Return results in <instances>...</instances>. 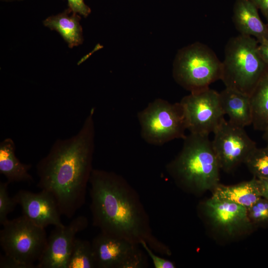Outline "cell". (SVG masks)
Listing matches in <instances>:
<instances>
[{
    "instance_id": "6da1fadb",
    "label": "cell",
    "mask_w": 268,
    "mask_h": 268,
    "mask_svg": "<svg viewBox=\"0 0 268 268\" xmlns=\"http://www.w3.org/2000/svg\"><path fill=\"white\" fill-rule=\"evenodd\" d=\"M95 108L74 135L57 139L36 165L37 187L55 199L60 213L71 218L85 201L95 147Z\"/></svg>"
},
{
    "instance_id": "7a4b0ae2",
    "label": "cell",
    "mask_w": 268,
    "mask_h": 268,
    "mask_svg": "<svg viewBox=\"0 0 268 268\" xmlns=\"http://www.w3.org/2000/svg\"><path fill=\"white\" fill-rule=\"evenodd\" d=\"M89 183L92 222L101 232L139 245L143 240L156 252L169 254L168 248L153 235L137 194L125 179L93 169Z\"/></svg>"
},
{
    "instance_id": "3957f363",
    "label": "cell",
    "mask_w": 268,
    "mask_h": 268,
    "mask_svg": "<svg viewBox=\"0 0 268 268\" xmlns=\"http://www.w3.org/2000/svg\"><path fill=\"white\" fill-rule=\"evenodd\" d=\"M208 136L189 133L179 154L167 166L169 174L186 188L205 191L219 184L220 168Z\"/></svg>"
},
{
    "instance_id": "277c9868",
    "label": "cell",
    "mask_w": 268,
    "mask_h": 268,
    "mask_svg": "<svg viewBox=\"0 0 268 268\" xmlns=\"http://www.w3.org/2000/svg\"><path fill=\"white\" fill-rule=\"evenodd\" d=\"M259 43L254 37L239 34L231 38L224 50L221 80L225 87L250 95L258 82L268 72L262 59Z\"/></svg>"
},
{
    "instance_id": "5b68a950",
    "label": "cell",
    "mask_w": 268,
    "mask_h": 268,
    "mask_svg": "<svg viewBox=\"0 0 268 268\" xmlns=\"http://www.w3.org/2000/svg\"><path fill=\"white\" fill-rule=\"evenodd\" d=\"M222 72V62L210 48L200 42L179 50L173 64L175 81L190 92L209 87L221 80Z\"/></svg>"
},
{
    "instance_id": "8992f818",
    "label": "cell",
    "mask_w": 268,
    "mask_h": 268,
    "mask_svg": "<svg viewBox=\"0 0 268 268\" xmlns=\"http://www.w3.org/2000/svg\"><path fill=\"white\" fill-rule=\"evenodd\" d=\"M140 134L147 143L161 145L175 139H184L187 130L180 102L171 103L157 98L137 114Z\"/></svg>"
},
{
    "instance_id": "52a82bcc",
    "label": "cell",
    "mask_w": 268,
    "mask_h": 268,
    "mask_svg": "<svg viewBox=\"0 0 268 268\" xmlns=\"http://www.w3.org/2000/svg\"><path fill=\"white\" fill-rule=\"evenodd\" d=\"M0 231V245L6 256L25 268H37L35 262L41 257L48 237L45 228L22 215L8 219Z\"/></svg>"
},
{
    "instance_id": "ba28073f",
    "label": "cell",
    "mask_w": 268,
    "mask_h": 268,
    "mask_svg": "<svg viewBox=\"0 0 268 268\" xmlns=\"http://www.w3.org/2000/svg\"><path fill=\"white\" fill-rule=\"evenodd\" d=\"M180 102L189 133L209 135L224 119L219 93L209 87L190 92Z\"/></svg>"
},
{
    "instance_id": "9c48e42d",
    "label": "cell",
    "mask_w": 268,
    "mask_h": 268,
    "mask_svg": "<svg viewBox=\"0 0 268 268\" xmlns=\"http://www.w3.org/2000/svg\"><path fill=\"white\" fill-rule=\"evenodd\" d=\"M212 147L220 169L230 172L245 162L256 144L244 128L237 126L225 118L213 133Z\"/></svg>"
},
{
    "instance_id": "30bf717a",
    "label": "cell",
    "mask_w": 268,
    "mask_h": 268,
    "mask_svg": "<svg viewBox=\"0 0 268 268\" xmlns=\"http://www.w3.org/2000/svg\"><path fill=\"white\" fill-rule=\"evenodd\" d=\"M98 268H142L147 264L139 244L101 232L91 243Z\"/></svg>"
},
{
    "instance_id": "8fae6325",
    "label": "cell",
    "mask_w": 268,
    "mask_h": 268,
    "mask_svg": "<svg viewBox=\"0 0 268 268\" xmlns=\"http://www.w3.org/2000/svg\"><path fill=\"white\" fill-rule=\"evenodd\" d=\"M87 225V218L81 215L73 218L67 225L56 226L48 237L37 268H67L75 236Z\"/></svg>"
},
{
    "instance_id": "7c38bea8",
    "label": "cell",
    "mask_w": 268,
    "mask_h": 268,
    "mask_svg": "<svg viewBox=\"0 0 268 268\" xmlns=\"http://www.w3.org/2000/svg\"><path fill=\"white\" fill-rule=\"evenodd\" d=\"M14 198L21 208L22 215L35 224L44 228L49 225H64L57 201L50 193L20 190Z\"/></svg>"
},
{
    "instance_id": "4fadbf2b",
    "label": "cell",
    "mask_w": 268,
    "mask_h": 268,
    "mask_svg": "<svg viewBox=\"0 0 268 268\" xmlns=\"http://www.w3.org/2000/svg\"><path fill=\"white\" fill-rule=\"evenodd\" d=\"M204 207L212 224L229 234L254 226L248 217V209L238 204L211 197Z\"/></svg>"
},
{
    "instance_id": "5bb4252c",
    "label": "cell",
    "mask_w": 268,
    "mask_h": 268,
    "mask_svg": "<svg viewBox=\"0 0 268 268\" xmlns=\"http://www.w3.org/2000/svg\"><path fill=\"white\" fill-rule=\"evenodd\" d=\"M233 22L240 34L255 38L259 43L268 40V25L261 19L258 9L250 0H236Z\"/></svg>"
},
{
    "instance_id": "9a60e30c",
    "label": "cell",
    "mask_w": 268,
    "mask_h": 268,
    "mask_svg": "<svg viewBox=\"0 0 268 268\" xmlns=\"http://www.w3.org/2000/svg\"><path fill=\"white\" fill-rule=\"evenodd\" d=\"M219 95L223 112L224 115L228 117L229 122L242 128L252 125V114L249 95L227 87Z\"/></svg>"
},
{
    "instance_id": "2e32d148",
    "label": "cell",
    "mask_w": 268,
    "mask_h": 268,
    "mask_svg": "<svg viewBox=\"0 0 268 268\" xmlns=\"http://www.w3.org/2000/svg\"><path fill=\"white\" fill-rule=\"evenodd\" d=\"M15 145L11 138H6L0 143V173L9 183L32 182L29 170L32 165L21 163L15 155Z\"/></svg>"
},
{
    "instance_id": "e0dca14e",
    "label": "cell",
    "mask_w": 268,
    "mask_h": 268,
    "mask_svg": "<svg viewBox=\"0 0 268 268\" xmlns=\"http://www.w3.org/2000/svg\"><path fill=\"white\" fill-rule=\"evenodd\" d=\"M212 197L241 205L247 209L262 197L258 179L253 177L250 181L234 185H217L214 189Z\"/></svg>"
},
{
    "instance_id": "ac0fdd59",
    "label": "cell",
    "mask_w": 268,
    "mask_h": 268,
    "mask_svg": "<svg viewBox=\"0 0 268 268\" xmlns=\"http://www.w3.org/2000/svg\"><path fill=\"white\" fill-rule=\"evenodd\" d=\"M71 12L69 9L63 13L53 15L46 18L44 25L58 32L69 48H71L82 44L83 42L82 29L79 23L80 16Z\"/></svg>"
},
{
    "instance_id": "d6986e66",
    "label": "cell",
    "mask_w": 268,
    "mask_h": 268,
    "mask_svg": "<svg viewBox=\"0 0 268 268\" xmlns=\"http://www.w3.org/2000/svg\"><path fill=\"white\" fill-rule=\"evenodd\" d=\"M249 97L252 125L255 130L264 132L268 128V72L260 80Z\"/></svg>"
},
{
    "instance_id": "ffe728a7",
    "label": "cell",
    "mask_w": 268,
    "mask_h": 268,
    "mask_svg": "<svg viewBox=\"0 0 268 268\" xmlns=\"http://www.w3.org/2000/svg\"><path fill=\"white\" fill-rule=\"evenodd\" d=\"M96 263L91 243L75 238L67 268H95Z\"/></svg>"
},
{
    "instance_id": "44dd1931",
    "label": "cell",
    "mask_w": 268,
    "mask_h": 268,
    "mask_svg": "<svg viewBox=\"0 0 268 268\" xmlns=\"http://www.w3.org/2000/svg\"><path fill=\"white\" fill-rule=\"evenodd\" d=\"M244 163L254 177L258 179L268 178V145L262 148L256 147Z\"/></svg>"
},
{
    "instance_id": "7402d4cb",
    "label": "cell",
    "mask_w": 268,
    "mask_h": 268,
    "mask_svg": "<svg viewBox=\"0 0 268 268\" xmlns=\"http://www.w3.org/2000/svg\"><path fill=\"white\" fill-rule=\"evenodd\" d=\"M248 217L253 225H268V200L262 197L248 209Z\"/></svg>"
},
{
    "instance_id": "603a6c76",
    "label": "cell",
    "mask_w": 268,
    "mask_h": 268,
    "mask_svg": "<svg viewBox=\"0 0 268 268\" xmlns=\"http://www.w3.org/2000/svg\"><path fill=\"white\" fill-rule=\"evenodd\" d=\"M9 183L0 182V224L3 225L8 219L7 216L18 204L14 197H10L8 192Z\"/></svg>"
},
{
    "instance_id": "cb8c5ba5",
    "label": "cell",
    "mask_w": 268,
    "mask_h": 268,
    "mask_svg": "<svg viewBox=\"0 0 268 268\" xmlns=\"http://www.w3.org/2000/svg\"><path fill=\"white\" fill-rule=\"evenodd\" d=\"M140 245L143 247L146 253L151 258L155 268H175V266L171 261L156 255L143 240L140 241Z\"/></svg>"
},
{
    "instance_id": "d4e9b609",
    "label": "cell",
    "mask_w": 268,
    "mask_h": 268,
    "mask_svg": "<svg viewBox=\"0 0 268 268\" xmlns=\"http://www.w3.org/2000/svg\"><path fill=\"white\" fill-rule=\"evenodd\" d=\"M69 10L72 13L87 16L91 12V9L84 1V0H67Z\"/></svg>"
},
{
    "instance_id": "484cf974",
    "label": "cell",
    "mask_w": 268,
    "mask_h": 268,
    "mask_svg": "<svg viewBox=\"0 0 268 268\" xmlns=\"http://www.w3.org/2000/svg\"><path fill=\"white\" fill-rule=\"evenodd\" d=\"M0 268H25V267L15 260L6 256L0 255Z\"/></svg>"
},
{
    "instance_id": "4316f807",
    "label": "cell",
    "mask_w": 268,
    "mask_h": 268,
    "mask_svg": "<svg viewBox=\"0 0 268 268\" xmlns=\"http://www.w3.org/2000/svg\"><path fill=\"white\" fill-rule=\"evenodd\" d=\"M262 13L268 25V0H250Z\"/></svg>"
},
{
    "instance_id": "83f0119b",
    "label": "cell",
    "mask_w": 268,
    "mask_h": 268,
    "mask_svg": "<svg viewBox=\"0 0 268 268\" xmlns=\"http://www.w3.org/2000/svg\"><path fill=\"white\" fill-rule=\"evenodd\" d=\"M258 49L262 59L268 65V40L259 43Z\"/></svg>"
},
{
    "instance_id": "f1b7e54d",
    "label": "cell",
    "mask_w": 268,
    "mask_h": 268,
    "mask_svg": "<svg viewBox=\"0 0 268 268\" xmlns=\"http://www.w3.org/2000/svg\"><path fill=\"white\" fill-rule=\"evenodd\" d=\"M258 180L262 197L268 200V178L258 179Z\"/></svg>"
},
{
    "instance_id": "f546056e",
    "label": "cell",
    "mask_w": 268,
    "mask_h": 268,
    "mask_svg": "<svg viewBox=\"0 0 268 268\" xmlns=\"http://www.w3.org/2000/svg\"><path fill=\"white\" fill-rule=\"evenodd\" d=\"M263 137L264 140L267 142V145H268V128L264 131Z\"/></svg>"
},
{
    "instance_id": "4dcf8cb0",
    "label": "cell",
    "mask_w": 268,
    "mask_h": 268,
    "mask_svg": "<svg viewBox=\"0 0 268 268\" xmlns=\"http://www.w3.org/2000/svg\"><path fill=\"white\" fill-rule=\"evenodd\" d=\"M6 1H12V0H4Z\"/></svg>"
}]
</instances>
